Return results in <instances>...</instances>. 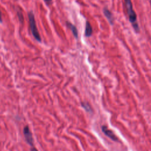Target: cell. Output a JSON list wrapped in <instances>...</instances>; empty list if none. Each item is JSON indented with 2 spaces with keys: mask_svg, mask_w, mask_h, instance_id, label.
<instances>
[{
  "mask_svg": "<svg viewBox=\"0 0 151 151\" xmlns=\"http://www.w3.org/2000/svg\"><path fill=\"white\" fill-rule=\"evenodd\" d=\"M0 22H2V17H1V11H0Z\"/></svg>",
  "mask_w": 151,
  "mask_h": 151,
  "instance_id": "8fae6325",
  "label": "cell"
},
{
  "mask_svg": "<svg viewBox=\"0 0 151 151\" xmlns=\"http://www.w3.org/2000/svg\"><path fill=\"white\" fill-rule=\"evenodd\" d=\"M17 15L18 17V18L19 19V21L21 22H22L24 21V17H23V15L22 13L21 12V11H17Z\"/></svg>",
  "mask_w": 151,
  "mask_h": 151,
  "instance_id": "9c48e42d",
  "label": "cell"
},
{
  "mask_svg": "<svg viewBox=\"0 0 151 151\" xmlns=\"http://www.w3.org/2000/svg\"><path fill=\"white\" fill-rule=\"evenodd\" d=\"M93 32L92 27L90 23L88 21H86V27H85V35L87 37H89L91 35Z\"/></svg>",
  "mask_w": 151,
  "mask_h": 151,
  "instance_id": "8992f818",
  "label": "cell"
},
{
  "mask_svg": "<svg viewBox=\"0 0 151 151\" xmlns=\"http://www.w3.org/2000/svg\"><path fill=\"white\" fill-rule=\"evenodd\" d=\"M150 6H151V1H150Z\"/></svg>",
  "mask_w": 151,
  "mask_h": 151,
  "instance_id": "7c38bea8",
  "label": "cell"
},
{
  "mask_svg": "<svg viewBox=\"0 0 151 151\" xmlns=\"http://www.w3.org/2000/svg\"><path fill=\"white\" fill-rule=\"evenodd\" d=\"M24 135L25 138L27 142L31 146H33V137L32 133L29 130V128L28 126H25L23 130Z\"/></svg>",
  "mask_w": 151,
  "mask_h": 151,
  "instance_id": "3957f363",
  "label": "cell"
},
{
  "mask_svg": "<svg viewBox=\"0 0 151 151\" xmlns=\"http://www.w3.org/2000/svg\"><path fill=\"white\" fill-rule=\"evenodd\" d=\"M81 106L84 109V110L87 112H88L89 113H92L93 110H92L91 106H90V104L88 103H87V102H82L81 103Z\"/></svg>",
  "mask_w": 151,
  "mask_h": 151,
  "instance_id": "ba28073f",
  "label": "cell"
},
{
  "mask_svg": "<svg viewBox=\"0 0 151 151\" xmlns=\"http://www.w3.org/2000/svg\"><path fill=\"white\" fill-rule=\"evenodd\" d=\"M101 130L103 132V133L107 136V137H109L110 139H111L113 141H116L117 142L118 141V137L116 136V134L113 132V131H111V130H110L109 129L107 128V127L106 126H101Z\"/></svg>",
  "mask_w": 151,
  "mask_h": 151,
  "instance_id": "277c9868",
  "label": "cell"
},
{
  "mask_svg": "<svg viewBox=\"0 0 151 151\" xmlns=\"http://www.w3.org/2000/svg\"><path fill=\"white\" fill-rule=\"evenodd\" d=\"M66 23H67V26L69 27V28L72 31L73 35L75 37V38H78V31H77V29L76 27V26L72 24L71 22H68V21H67Z\"/></svg>",
  "mask_w": 151,
  "mask_h": 151,
  "instance_id": "52a82bcc",
  "label": "cell"
},
{
  "mask_svg": "<svg viewBox=\"0 0 151 151\" xmlns=\"http://www.w3.org/2000/svg\"><path fill=\"white\" fill-rule=\"evenodd\" d=\"M31 151H38V150H37V149L36 148H35V147H32V148L31 149Z\"/></svg>",
  "mask_w": 151,
  "mask_h": 151,
  "instance_id": "30bf717a",
  "label": "cell"
},
{
  "mask_svg": "<svg viewBox=\"0 0 151 151\" xmlns=\"http://www.w3.org/2000/svg\"><path fill=\"white\" fill-rule=\"evenodd\" d=\"M28 19H29V23L30 26V29L32 33V35L34 36V38L38 42L41 41V36L39 34L38 30L37 29V27L36 25V22L35 19V17L33 12L32 11H30L28 13Z\"/></svg>",
  "mask_w": 151,
  "mask_h": 151,
  "instance_id": "7a4b0ae2",
  "label": "cell"
},
{
  "mask_svg": "<svg viewBox=\"0 0 151 151\" xmlns=\"http://www.w3.org/2000/svg\"><path fill=\"white\" fill-rule=\"evenodd\" d=\"M124 4L129 17V20L130 22L135 31L136 32H138L139 31V27L137 21V16L135 11L133 9L132 3L130 0H125Z\"/></svg>",
  "mask_w": 151,
  "mask_h": 151,
  "instance_id": "6da1fadb",
  "label": "cell"
},
{
  "mask_svg": "<svg viewBox=\"0 0 151 151\" xmlns=\"http://www.w3.org/2000/svg\"><path fill=\"white\" fill-rule=\"evenodd\" d=\"M103 13H104L105 17L107 18L109 23L111 25H113V17L111 12L107 8H104L103 9Z\"/></svg>",
  "mask_w": 151,
  "mask_h": 151,
  "instance_id": "5b68a950",
  "label": "cell"
}]
</instances>
